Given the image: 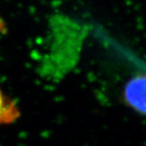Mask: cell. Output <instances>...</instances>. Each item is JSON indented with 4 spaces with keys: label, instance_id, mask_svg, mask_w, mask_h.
Masks as SVG:
<instances>
[{
    "label": "cell",
    "instance_id": "obj_2",
    "mask_svg": "<svg viewBox=\"0 0 146 146\" xmlns=\"http://www.w3.org/2000/svg\"><path fill=\"white\" fill-rule=\"evenodd\" d=\"M20 117L16 103L6 95L0 88V126L11 125Z\"/></svg>",
    "mask_w": 146,
    "mask_h": 146
},
{
    "label": "cell",
    "instance_id": "obj_1",
    "mask_svg": "<svg viewBox=\"0 0 146 146\" xmlns=\"http://www.w3.org/2000/svg\"><path fill=\"white\" fill-rule=\"evenodd\" d=\"M123 98L132 110L146 116V74H137L125 84Z\"/></svg>",
    "mask_w": 146,
    "mask_h": 146
}]
</instances>
